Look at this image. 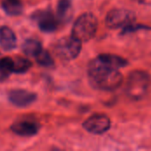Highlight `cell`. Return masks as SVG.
<instances>
[{
  "instance_id": "1",
  "label": "cell",
  "mask_w": 151,
  "mask_h": 151,
  "mask_svg": "<svg viewBox=\"0 0 151 151\" xmlns=\"http://www.w3.org/2000/svg\"><path fill=\"white\" fill-rule=\"evenodd\" d=\"M128 64L127 59L114 54H101L88 66V75L93 87L105 91L118 88L123 82L119 68Z\"/></svg>"
},
{
  "instance_id": "2",
  "label": "cell",
  "mask_w": 151,
  "mask_h": 151,
  "mask_svg": "<svg viewBox=\"0 0 151 151\" xmlns=\"http://www.w3.org/2000/svg\"><path fill=\"white\" fill-rule=\"evenodd\" d=\"M98 21L92 12L82 13L74 22L72 30V35L82 42L91 40L96 34Z\"/></svg>"
},
{
  "instance_id": "3",
  "label": "cell",
  "mask_w": 151,
  "mask_h": 151,
  "mask_svg": "<svg viewBox=\"0 0 151 151\" xmlns=\"http://www.w3.org/2000/svg\"><path fill=\"white\" fill-rule=\"evenodd\" d=\"M151 83L150 76L143 71L130 73L126 85V93L133 100H140L147 94Z\"/></svg>"
},
{
  "instance_id": "4",
  "label": "cell",
  "mask_w": 151,
  "mask_h": 151,
  "mask_svg": "<svg viewBox=\"0 0 151 151\" xmlns=\"http://www.w3.org/2000/svg\"><path fill=\"white\" fill-rule=\"evenodd\" d=\"M54 49L60 59L70 61L79 56L81 50V42L73 35L62 37L57 42Z\"/></svg>"
},
{
  "instance_id": "5",
  "label": "cell",
  "mask_w": 151,
  "mask_h": 151,
  "mask_svg": "<svg viewBox=\"0 0 151 151\" xmlns=\"http://www.w3.org/2000/svg\"><path fill=\"white\" fill-rule=\"evenodd\" d=\"M135 14L134 12L127 9H114L108 12L105 23L109 28H119L123 29L135 22Z\"/></svg>"
},
{
  "instance_id": "6",
  "label": "cell",
  "mask_w": 151,
  "mask_h": 151,
  "mask_svg": "<svg viewBox=\"0 0 151 151\" xmlns=\"http://www.w3.org/2000/svg\"><path fill=\"white\" fill-rule=\"evenodd\" d=\"M83 127L93 134H103L111 128V119L105 114H94L84 121Z\"/></svg>"
},
{
  "instance_id": "7",
  "label": "cell",
  "mask_w": 151,
  "mask_h": 151,
  "mask_svg": "<svg viewBox=\"0 0 151 151\" xmlns=\"http://www.w3.org/2000/svg\"><path fill=\"white\" fill-rule=\"evenodd\" d=\"M32 18L42 32L50 33L58 27V19L50 10L37 11L33 14Z\"/></svg>"
},
{
  "instance_id": "8",
  "label": "cell",
  "mask_w": 151,
  "mask_h": 151,
  "mask_svg": "<svg viewBox=\"0 0 151 151\" xmlns=\"http://www.w3.org/2000/svg\"><path fill=\"white\" fill-rule=\"evenodd\" d=\"M40 127H41L38 122L32 119H26L14 122L12 125L11 129L15 134L19 136L31 137L35 135L39 132Z\"/></svg>"
},
{
  "instance_id": "9",
  "label": "cell",
  "mask_w": 151,
  "mask_h": 151,
  "mask_svg": "<svg viewBox=\"0 0 151 151\" xmlns=\"http://www.w3.org/2000/svg\"><path fill=\"white\" fill-rule=\"evenodd\" d=\"M8 98L12 104L18 107H26L33 104L37 96L35 93L25 89H12L8 92Z\"/></svg>"
},
{
  "instance_id": "10",
  "label": "cell",
  "mask_w": 151,
  "mask_h": 151,
  "mask_svg": "<svg viewBox=\"0 0 151 151\" xmlns=\"http://www.w3.org/2000/svg\"><path fill=\"white\" fill-rule=\"evenodd\" d=\"M16 44L17 38L12 29L6 26L0 27V46L4 50H12Z\"/></svg>"
},
{
  "instance_id": "11",
  "label": "cell",
  "mask_w": 151,
  "mask_h": 151,
  "mask_svg": "<svg viewBox=\"0 0 151 151\" xmlns=\"http://www.w3.org/2000/svg\"><path fill=\"white\" fill-rule=\"evenodd\" d=\"M73 12L71 0H58L57 5V18L60 22H67Z\"/></svg>"
},
{
  "instance_id": "12",
  "label": "cell",
  "mask_w": 151,
  "mask_h": 151,
  "mask_svg": "<svg viewBox=\"0 0 151 151\" xmlns=\"http://www.w3.org/2000/svg\"><path fill=\"white\" fill-rule=\"evenodd\" d=\"M4 12L11 16H17L23 12L22 0H0Z\"/></svg>"
},
{
  "instance_id": "13",
  "label": "cell",
  "mask_w": 151,
  "mask_h": 151,
  "mask_svg": "<svg viewBox=\"0 0 151 151\" xmlns=\"http://www.w3.org/2000/svg\"><path fill=\"white\" fill-rule=\"evenodd\" d=\"M42 42L37 40V39H27L24 42L23 45H22V50L23 52L29 57H34L35 58V56L37 54H39V52L42 50Z\"/></svg>"
},
{
  "instance_id": "14",
  "label": "cell",
  "mask_w": 151,
  "mask_h": 151,
  "mask_svg": "<svg viewBox=\"0 0 151 151\" xmlns=\"http://www.w3.org/2000/svg\"><path fill=\"white\" fill-rule=\"evenodd\" d=\"M13 73V58L4 57L0 58V81H5Z\"/></svg>"
},
{
  "instance_id": "15",
  "label": "cell",
  "mask_w": 151,
  "mask_h": 151,
  "mask_svg": "<svg viewBox=\"0 0 151 151\" xmlns=\"http://www.w3.org/2000/svg\"><path fill=\"white\" fill-rule=\"evenodd\" d=\"M13 58V73H24L28 71L31 66L32 63L29 59L21 58V57H15Z\"/></svg>"
},
{
  "instance_id": "16",
  "label": "cell",
  "mask_w": 151,
  "mask_h": 151,
  "mask_svg": "<svg viewBox=\"0 0 151 151\" xmlns=\"http://www.w3.org/2000/svg\"><path fill=\"white\" fill-rule=\"evenodd\" d=\"M35 59H36V62L43 67L54 66V60H53L51 55L50 54V52L46 50L42 49L39 52V54H37L35 56Z\"/></svg>"
}]
</instances>
